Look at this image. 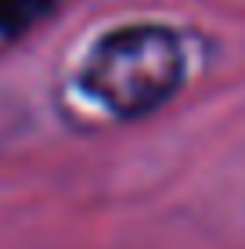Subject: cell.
<instances>
[{
  "mask_svg": "<svg viewBox=\"0 0 245 249\" xmlns=\"http://www.w3.org/2000/svg\"><path fill=\"white\" fill-rule=\"evenodd\" d=\"M184 51L166 25H123L101 36L83 58L80 87L112 116L133 119L155 112L180 87Z\"/></svg>",
  "mask_w": 245,
  "mask_h": 249,
  "instance_id": "6da1fadb",
  "label": "cell"
},
{
  "mask_svg": "<svg viewBox=\"0 0 245 249\" xmlns=\"http://www.w3.org/2000/svg\"><path fill=\"white\" fill-rule=\"evenodd\" d=\"M54 0H0V44L15 40L50 11Z\"/></svg>",
  "mask_w": 245,
  "mask_h": 249,
  "instance_id": "7a4b0ae2",
  "label": "cell"
}]
</instances>
